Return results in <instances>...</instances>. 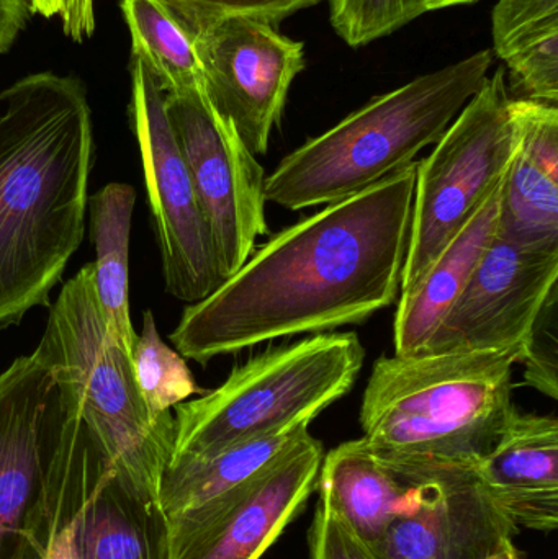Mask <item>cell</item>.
<instances>
[{"label": "cell", "instance_id": "1", "mask_svg": "<svg viewBox=\"0 0 558 559\" xmlns=\"http://www.w3.org/2000/svg\"><path fill=\"white\" fill-rule=\"evenodd\" d=\"M416 164L272 236L231 277L183 309L169 335L183 358L357 325L395 305L412 233Z\"/></svg>", "mask_w": 558, "mask_h": 559}, {"label": "cell", "instance_id": "2", "mask_svg": "<svg viewBox=\"0 0 558 559\" xmlns=\"http://www.w3.org/2000/svg\"><path fill=\"white\" fill-rule=\"evenodd\" d=\"M94 153L79 79L36 72L0 91V329L49 305L82 245Z\"/></svg>", "mask_w": 558, "mask_h": 559}, {"label": "cell", "instance_id": "3", "mask_svg": "<svg viewBox=\"0 0 558 559\" xmlns=\"http://www.w3.org/2000/svg\"><path fill=\"white\" fill-rule=\"evenodd\" d=\"M517 352L380 357L360 404L364 442L400 473L474 469L517 409Z\"/></svg>", "mask_w": 558, "mask_h": 559}, {"label": "cell", "instance_id": "4", "mask_svg": "<svg viewBox=\"0 0 558 559\" xmlns=\"http://www.w3.org/2000/svg\"><path fill=\"white\" fill-rule=\"evenodd\" d=\"M108 468L48 361L16 358L0 374V559H48Z\"/></svg>", "mask_w": 558, "mask_h": 559}, {"label": "cell", "instance_id": "5", "mask_svg": "<svg viewBox=\"0 0 558 559\" xmlns=\"http://www.w3.org/2000/svg\"><path fill=\"white\" fill-rule=\"evenodd\" d=\"M491 66L494 52L484 49L372 98L285 156L265 177V202L292 212L327 206L405 169L441 140Z\"/></svg>", "mask_w": 558, "mask_h": 559}, {"label": "cell", "instance_id": "6", "mask_svg": "<svg viewBox=\"0 0 558 559\" xmlns=\"http://www.w3.org/2000/svg\"><path fill=\"white\" fill-rule=\"evenodd\" d=\"M69 394L88 436L115 475L159 501L174 449L173 411L151 416L130 355L111 334L95 288L94 264L69 278L49 308L35 348Z\"/></svg>", "mask_w": 558, "mask_h": 559}, {"label": "cell", "instance_id": "7", "mask_svg": "<svg viewBox=\"0 0 558 559\" xmlns=\"http://www.w3.org/2000/svg\"><path fill=\"white\" fill-rule=\"evenodd\" d=\"M366 348L354 332H327L265 348L216 390L174 407L170 462L206 459L246 440L308 423L353 390Z\"/></svg>", "mask_w": 558, "mask_h": 559}, {"label": "cell", "instance_id": "8", "mask_svg": "<svg viewBox=\"0 0 558 559\" xmlns=\"http://www.w3.org/2000/svg\"><path fill=\"white\" fill-rule=\"evenodd\" d=\"M504 71L498 68L487 79L431 154L416 164L412 233L400 295L428 274L507 176L520 150V121Z\"/></svg>", "mask_w": 558, "mask_h": 559}, {"label": "cell", "instance_id": "9", "mask_svg": "<svg viewBox=\"0 0 558 559\" xmlns=\"http://www.w3.org/2000/svg\"><path fill=\"white\" fill-rule=\"evenodd\" d=\"M164 108L209 225L219 278L225 282L248 261L258 239L268 235L264 167L231 121L215 110L205 88L164 94Z\"/></svg>", "mask_w": 558, "mask_h": 559}, {"label": "cell", "instance_id": "10", "mask_svg": "<svg viewBox=\"0 0 558 559\" xmlns=\"http://www.w3.org/2000/svg\"><path fill=\"white\" fill-rule=\"evenodd\" d=\"M130 72L131 123L140 144L164 283L174 298L193 305L222 283L212 236L167 120L163 91L140 61L131 59Z\"/></svg>", "mask_w": 558, "mask_h": 559}, {"label": "cell", "instance_id": "11", "mask_svg": "<svg viewBox=\"0 0 558 559\" xmlns=\"http://www.w3.org/2000/svg\"><path fill=\"white\" fill-rule=\"evenodd\" d=\"M323 443L310 432L258 478L167 515L170 559H261L317 489Z\"/></svg>", "mask_w": 558, "mask_h": 559}, {"label": "cell", "instance_id": "12", "mask_svg": "<svg viewBox=\"0 0 558 559\" xmlns=\"http://www.w3.org/2000/svg\"><path fill=\"white\" fill-rule=\"evenodd\" d=\"M558 248H527L495 236L422 354L517 352L557 293Z\"/></svg>", "mask_w": 558, "mask_h": 559}, {"label": "cell", "instance_id": "13", "mask_svg": "<svg viewBox=\"0 0 558 559\" xmlns=\"http://www.w3.org/2000/svg\"><path fill=\"white\" fill-rule=\"evenodd\" d=\"M203 88L256 157L281 124L292 82L305 69V46L274 26L231 19L193 39Z\"/></svg>", "mask_w": 558, "mask_h": 559}, {"label": "cell", "instance_id": "14", "mask_svg": "<svg viewBox=\"0 0 558 559\" xmlns=\"http://www.w3.org/2000/svg\"><path fill=\"white\" fill-rule=\"evenodd\" d=\"M400 473V472H399ZM415 502L370 550L379 559H484L521 528L498 508L471 468L403 473Z\"/></svg>", "mask_w": 558, "mask_h": 559}, {"label": "cell", "instance_id": "15", "mask_svg": "<svg viewBox=\"0 0 558 559\" xmlns=\"http://www.w3.org/2000/svg\"><path fill=\"white\" fill-rule=\"evenodd\" d=\"M474 472L518 527L543 534L557 531V417L514 409L497 445Z\"/></svg>", "mask_w": 558, "mask_h": 559}, {"label": "cell", "instance_id": "16", "mask_svg": "<svg viewBox=\"0 0 558 559\" xmlns=\"http://www.w3.org/2000/svg\"><path fill=\"white\" fill-rule=\"evenodd\" d=\"M507 177V176H504ZM503 180L446 246L428 274L402 293L393 324L395 355L422 354L494 242L500 223Z\"/></svg>", "mask_w": 558, "mask_h": 559}, {"label": "cell", "instance_id": "17", "mask_svg": "<svg viewBox=\"0 0 558 559\" xmlns=\"http://www.w3.org/2000/svg\"><path fill=\"white\" fill-rule=\"evenodd\" d=\"M317 489L320 501L372 548L387 527L409 511L418 483L380 462L360 437L323 456Z\"/></svg>", "mask_w": 558, "mask_h": 559}, {"label": "cell", "instance_id": "18", "mask_svg": "<svg viewBox=\"0 0 558 559\" xmlns=\"http://www.w3.org/2000/svg\"><path fill=\"white\" fill-rule=\"evenodd\" d=\"M79 559H170L169 521L159 501L105 469L71 524Z\"/></svg>", "mask_w": 558, "mask_h": 559}, {"label": "cell", "instance_id": "19", "mask_svg": "<svg viewBox=\"0 0 558 559\" xmlns=\"http://www.w3.org/2000/svg\"><path fill=\"white\" fill-rule=\"evenodd\" d=\"M308 432L310 424H294L206 459L170 462L161 478V508L166 515L189 511L258 478L284 459Z\"/></svg>", "mask_w": 558, "mask_h": 559}, {"label": "cell", "instance_id": "20", "mask_svg": "<svg viewBox=\"0 0 558 559\" xmlns=\"http://www.w3.org/2000/svg\"><path fill=\"white\" fill-rule=\"evenodd\" d=\"M498 235L527 248H558V138L550 131L521 134L504 177Z\"/></svg>", "mask_w": 558, "mask_h": 559}, {"label": "cell", "instance_id": "21", "mask_svg": "<svg viewBox=\"0 0 558 559\" xmlns=\"http://www.w3.org/2000/svg\"><path fill=\"white\" fill-rule=\"evenodd\" d=\"M136 190L128 183L102 187L87 200L94 262L95 288L105 321L131 358L136 332L131 324L128 298V258Z\"/></svg>", "mask_w": 558, "mask_h": 559}, {"label": "cell", "instance_id": "22", "mask_svg": "<svg viewBox=\"0 0 558 559\" xmlns=\"http://www.w3.org/2000/svg\"><path fill=\"white\" fill-rule=\"evenodd\" d=\"M131 59L147 69L163 94L203 87L193 41L159 0H121Z\"/></svg>", "mask_w": 558, "mask_h": 559}, {"label": "cell", "instance_id": "23", "mask_svg": "<svg viewBox=\"0 0 558 559\" xmlns=\"http://www.w3.org/2000/svg\"><path fill=\"white\" fill-rule=\"evenodd\" d=\"M131 367L138 390L153 417L169 413L195 394H203L186 358L161 338L151 311L144 312L143 329L134 338Z\"/></svg>", "mask_w": 558, "mask_h": 559}, {"label": "cell", "instance_id": "24", "mask_svg": "<svg viewBox=\"0 0 558 559\" xmlns=\"http://www.w3.org/2000/svg\"><path fill=\"white\" fill-rule=\"evenodd\" d=\"M180 28L195 39L231 19L258 20L274 26L323 0H159Z\"/></svg>", "mask_w": 558, "mask_h": 559}, {"label": "cell", "instance_id": "25", "mask_svg": "<svg viewBox=\"0 0 558 559\" xmlns=\"http://www.w3.org/2000/svg\"><path fill=\"white\" fill-rule=\"evenodd\" d=\"M423 13L422 0H330L331 25L351 48L392 35Z\"/></svg>", "mask_w": 558, "mask_h": 559}, {"label": "cell", "instance_id": "26", "mask_svg": "<svg viewBox=\"0 0 558 559\" xmlns=\"http://www.w3.org/2000/svg\"><path fill=\"white\" fill-rule=\"evenodd\" d=\"M491 23L494 51L507 61L558 36V0H498Z\"/></svg>", "mask_w": 558, "mask_h": 559}, {"label": "cell", "instance_id": "27", "mask_svg": "<svg viewBox=\"0 0 558 559\" xmlns=\"http://www.w3.org/2000/svg\"><path fill=\"white\" fill-rule=\"evenodd\" d=\"M557 293L549 299L534 325L520 364L524 365V384L550 400L558 397Z\"/></svg>", "mask_w": 558, "mask_h": 559}, {"label": "cell", "instance_id": "28", "mask_svg": "<svg viewBox=\"0 0 558 559\" xmlns=\"http://www.w3.org/2000/svg\"><path fill=\"white\" fill-rule=\"evenodd\" d=\"M308 542L310 559H379L320 499Z\"/></svg>", "mask_w": 558, "mask_h": 559}, {"label": "cell", "instance_id": "29", "mask_svg": "<svg viewBox=\"0 0 558 559\" xmlns=\"http://www.w3.org/2000/svg\"><path fill=\"white\" fill-rule=\"evenodd\" d=\"M29 10L45 19H59L62 33L75 43L91 38L97 28L95 0H26Z\"/></svg>", "mask_w": 558, "mask_h": 559}, {"label": "cell", "instance_id": "30", "mask_svg": "<svg viewBox=\"0 0 558 559\" xmlns=\"http://www.w3.org/2000/svg\"><path fill=\"white\" fill-rule=\"evenodd\" d=\"M29 13L32 10L26 0H0V56L12 48L25 28Z\"/></svg>", "mask_w": 558, "mask_h": 559}, {"label": "cell", "instance_id": "31", "mask_svg": "<svg viewBox=\"0 0 558 559\" xmlns=\"http://www.w3.org/2000/svg\"><path fill=\"white\" fill-rule=\"evenodd\" d=\"M48 559H79L72 545L71 525L59 532L58 537L52 542Z\"/></svg>", "mask_w": 558, "mask_h": 559}, {"label": "cell", "instance_id": "32", "mask_svg": "<svg viewBox=\"0 0 558 559\" xmlns=\"http://www.w3.org/2000/svg\"><path fill=\"white\" fill-rule=\"evenodd\" d=\"M484 559H524L523 554L518 550L517 545L513 540L503 542L497 550L491 551L488 557Z\"/></svg>", "mask_w": 558, "mask_h": 559}, {"label": "cell", "instance_id": "33", "mask_svg": "<svg viewBox=\"0 0 558 559\" xmlns=\"http://www.w3.org/2000/svg\"><path fill=\"white\" fill-rule=\"evenodd\" d=\"M426 12H435V10L448 9V7L465 5V3L478 2V0H422Z\"/></svg>", "mask_w": 558, "mask_h": 559}]
</instances>
